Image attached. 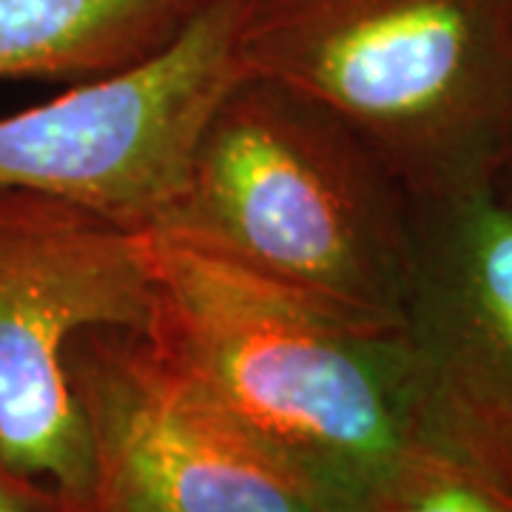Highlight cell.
<instances>
[{"label": "cell", "instance_id": "3", "mask_svg": "<svg viewBox=\"0 0 512 512\" xmlns=\"http://www.w3.org/2000/svg\"><path fill=\"white\" fill-rule=\"evenodd\" d=\"M237 63L336 111L413 197L510 168L512 0H242Z\"/></svg>", "mask_w": 512, "mask_h": 512}, {"label": "cell", "instance_id": "10", "mask_svg": "<svg viewBox=\"0 0 512 512\" xmlns=\"http://www.w3.org/2000/svg\"><path fill=\"white\" fill-rule=\"evenodd\" d=\"M0 512H74L49 484L12 470L0 458Z\"/></svg>", "mask_w": 512, "mask_h": 512}, {"label": "cell", "instance_id": "7", "mask_svg": "<svg viewBox=\"0 0 512 512\" xmlns=\"http://www.w3.org/2000/svg\"><path fill=\"white\" fill-rule=\"evenodd\" d=\"M402 339L419 441L512 493V191L413 197Z\"/></svg>", "mask_w": 512, "mask_h": 512}, {"label": "cell", "instance_id": "5", "mask_svg": "<svg viewBox=\"0 0 512 512\" xmlns=\"http://www.w3.org/2000/svg\"><path fill=\"white\" fill-rule=\"evenodd\" d=\"M239 12L242 0H202L157 55L0 117V185L151 228L183 183L205 117L239 77Z\"/></svg>", "mask_w": 512, "mask_h": 512}, {"label": "cell", "instance_id": "4", "mask_svg": "<svg viewBox=\"0 0 512 512\" xmlns=\"http://www.w3.org/2000/svg\"><path fill=\"white\" fill-rule=\"evenodd\" d=\"M148 299L143 231L0 185V458L74 512L89 504L92 450L66 353L86 330H143Z\"/></svg>", "mask_w": 512, "mask_h": 512}, {"label": "cell", "instance_id": "8", "mask_svg": "<svg viewBox=\"0 0 512 512\" xmlns=\"http://www.w3.org/2000/svg\"><path fill=\"white\" fill-rule=\"evenodd\" d=\"M202 0H0V80L89 83L180 35Z\"/></svg>", "mask_w": 512, "mask_h": 512}, {"label": "cell", "instance_id": "9", "mask_svg": "<svg viewBox=\"0 0 512 512\" xmlns=\"http://www.w3.org/2000/svg\"><path fill=\"white\" fill-rule=\"evenodd\" d=\"M356 512H512V493L419 441Z\"/></svg>", "mask_w": 512, "mask_h": 512}, {"label": "cell", "instance_id": "6", "mask_svg": "<svg viewBox=\"0 0 512 512\" xmlns=\"http://www.w3.org/2000/svg\"><path fill=\"white\" fill-rule=\"evenodd\" d=\"M66 373L92 450L86 512H342L205 402L140 330L80 333Z\"/></svg>", "mask_w": 512, "mask_h": 512}, {"label": "cell", "instance_id": "11", "mask_svg": "<svg viewBox=\"0 0 512 512\" xmlns=\"http://www.w3.org/2000/svg\"><path fill=\"white\" fill-rule=\"evenodd\" d=\"M507 180H512V154H510V168H507V174H504V180H501V183H507Z\"/></svg>", "mask_w": 512, "mask_h": 512}, {"label": "cell", "instance_id": "1", "mask_svg": "<svg viewBox=\"0 0 512 512\" xmlns=\"http://www.w3.org/2000/svg\"><path fill=\"white\" fill-rule=\"evenodd\" d=\"M154 353L342 512L419 444L402 330H373L188 239L143 228Z\"/></svg>", "mask_w": 512, "mask_h": 512}, {"label": "cell", "instance_id": "2", "mask_svg": "<svg viewBox=\"0 0 512 512\" xmlns=\"http://www.w3.org/2000/svg\"><path fill=\"white\" fill-rule=\"evenodd\" d=\"M373 330H402L413 194L336 111L242 74L151 225Z\"/></svg>", "mask_w": 512, "mask_h": 512}]
</instances>
